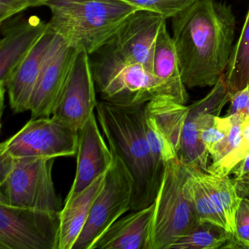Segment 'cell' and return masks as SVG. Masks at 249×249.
<instances>
[{
    "instance_id": "cell-1",
    "label": "cell",
    "mask_w": 249,
    "mask_h": 249,
    "mask_svg": "<svg viewBox=\"0 0 249 249\" xmlns=\"http://www.w3.org/2000/svg\"><path fill=\"white\" fill-rule=\"evenodd\" d=\"M171 19L185 86L213 87L225 74L232 51L236 20L231 6L196 0Z\"/></svg>"
},
{
    "instance_id": "cell-2",
    "label": "cell",
    "mask_w": 249,
    "mask_h": 249,
    "mask_svg": "<svg viewBox=\"0 0 249 249\" xmlns=\"http://www.w3.org/2000/svg\"><path fill=\"white\" fill-rule=\"evenodd\" d=\"M145 106H125L102 100L96 107L110 150L122 160L132 178V211L143 209L155 202L165 164L156 158L147 141Z\"/></svg>"
},
{
    "instance_id": "cell-3",
    "label": "cell",
    "mask_w": 249,
    "mask_h": 249,
    "mask_svg": "<svg viewBox=\"0 0 249 249\" xmlns=\"http://www.w3.org/2000/svg\"><path fill=\"white\" fill-rule=\"evenodd\" d=\"M43 5L52 12L49 27L89 55L107 44L138 9L124 0H50Z\"/></svg>"
},
{
    "instance_id": "cell-4",
    "label": "cell",
    "mask_w": 249,
    "mask_h": 249,
    "mask_svg": "<svg viewBox=\"0 0 249 249\" xmlns=\"http://www.w3.org/2000/svg\"><path fill=\"white\" fill-rule=\"evenodd\" d=\"M96 88L105 101L135 106L166 94L164 83L142 65L125 59L110 43L89 55Z\"/></svg>"
},
{
    "instance_id": "cell-5",
    "label": "cell",
    "mask_w": 249,
    "mask_h": 249,
    "mask_svg": "<svg viewBox=\"0 0 249 249\" xmlns=\"http://www.w3.org/2000/svg\"><path fill=\"white\" fill-rule=\"evenodd\" d=\"M189 166L173 159L164 164L162 180L154 202L149 249H170L181 236L199 224L185 196Z\"/></svg>"
},
{
    "instance_id": "cell-6",
    "label": "cell",
    "mask_w": 249,
    "mask_h": 249,
    "mask_svg": "<svg viewBox=\"0 0 249 249\" xmlns=\"http://www.w3.org/2000/svg\"><path fill=\"white\" fill-rule=\"evenodd\" d=\"M54 160L44 157L14 159L9 171L0 178V204L60 212L62 201L52 178Z\"/></svg>"
},
{
    "instance_id": "cell-7",
    "label": "cell",
    "mask_w": 249,
    "mask_h": 249,
    "mask_svg": "<svg viewBox=\"0 0 249 249\" xmlns=\"http://www.w3.org/2000/svg\"><path fill=\"white\" fill-rule=\"evenodd\" d=\"M78 129L53 116L31 119L0 145L14 159L73 157L78 151Z\"/></svg>"
},
{
    "instance_id": "cell-8",
    "label": "cell",
    "mask_w": 249,
    "mask_h": 249,
    "mask_svg": "<svg viewBox=\"0 0 249 249\" xmlns=\"http://www.w3.org/2000/svg\"><path fill=\"white\" fill-rule=\"evenodd\" d=\"M113 154V163L105 175L103 187L72 249H91L105 231L131 210L133 182L122 160Z\"/></svg>"
},
{
    "instance_id": "cell-9",
    "label": "cell",
    "mask_w": 249,
    "mask_h": 249,
    "mask_svg": "<svg viewBox=\"0 0 249 249\" xmlns=\"http://www.w3.org/2000/svg\"><path fill=\"white\" fill-rule=\"evenodd\" d=\"M60 212L0 204V249H59Z\"/></svg>"
},
{
    "instance_id": "cell-10",
    "label": "cell",
    "mask_w": 249,
    "mask_h": 249,
    "mask_svg": "<svg viewBox=\"0 0 249 249\" xmlns=\"http://www.w3.org/2000/svg\"><path fill=\"white\" fill-rule=\"evenodd\" d=\"M95 88L89 55L79 49L52 115L79 130L97 107Z\"/></svg>"
},
{
    "instance_id": "cell-11",
    "label": "cell",
    "mask_w": 249,
    "mask_h": 249,
    "mask_svg": "<svg viewBox=\"0 0 249 249\" xmlns=\"http://www.w3.org/2000/svg\"><path fill=\"white\" fill-rule=\"evenodd\" d=\"M166 20L153 11L136 10L126 18L109 43L125 59L142 65L153 73L156 41Z\"/></svg>"
},
{
    "instance_id": "cell-12",
    "label": "cell",
    "mask_w": 249,
    "mask_h": 249,
    "mask_svg": "<svg viewBox=\"0 0 249 249\" xmlns=\"http://www.w3.org/2000/svg\"><path fill=\"white\" fill-rule=\"evenodd\" d=\"M79 50L62 37L48 58L30 102L31 119L49 117Z\"/></svg>"
},
{
    "instance_id": "cell-13",
    "label": "cell",
    "mask_w": 249,
    "mask_h": 249,
    "mask_svg": "<svg viewBox=\"0 0 249 249\" xmlns=\"http://www.w3.org/2000/svg\"><path fill=\"white\" fill-rule=\"evenodd\" d=\"M47 28L48 23L46 24L35 16L27 19L11 21L2 28L3 36L0 42V91L2 113L4 95L11 77Z\"/></svg>"
},
{
    "instance_id": "cell-14",
    "label": "cell",
    "mask_w": 249,
    "mask_h": 249,
    "mask_svg": "<svg viewBox=\"0 0 249 249\" xmlns=\"http://www.w3.org/2000/svg\"><path fill=\"white\" fill-rule=\"evenodd\" d=\"M113 161V153L100 134L94 113L78 130L76 173L67 198L89 187L107 171Z\"/></svg>"
},
{
    "instance_id": "cell-15",
    "label": "cell",
    "mask_w": 249,
    "mask_h": 249,
    "mask_svg": "<svg viewBox=\"0 0 249 249\" xmlns=\"http://www.w3.org/2000/svg\"><path fill=\"white\" fill-rule=\"evenodd\" d=\"M62 37L48 24L47 30L11 77L7 91L14 113L30 110V102L42 70Z\"/></svg>"
},
{
    "instance_id": "cell-16",
    "label": "cell",
    "mask_w": 249,
    "mask_h": 249,
    "mask_svg": "<svg viewBox=\"0 0 249 249\" xmlns=\"http://www.w3.org/2000/svg\"><path fill=\"white\" fill-rule=\"evenodd\" d=\"M154 202L120 217L96 240L91 249H149Z\"/></svg>"
},
{
    "instance_id": "cell-17",
    "label": "cell",
    "mask_w": 249,
    "mask_h": 249,
    "mask_svg": "<svg viewBox=\"0 0 249 249\" xmlns=\"http://www.w3.org/2000/svg\"><path fill=\"white\" fill-rule=\"evenodd\" d=\"M152 72L164 83L166 94L182 104L189 100L186 87L182 78L178 57L173 37L167 31L166 21L157 36L153 56Z\"/></svg>"
},
{
    "instance_id": "cell-18",
    "label": "cell",
    "mask_w": 249,
    "mask_h": 249,
    "mask_svg": "<svg viewBox=\"0 0 249 249\" xmlns=\"http://www.w3.org/2000/svg\"><path fill=\"white\" fill-rule=\"evenodd\" d=\"M105 174L83 192L67 198L60 211L59 249H72L87 223L94 199L104 183Z\"/></svg>"
},
{
    "instance_id": "cell-19",
    "label": "cell",
    "mask_w": 249,
    "mask_h": 249,
    "mask_svg": "<svg viewBox=\"0 0 249 249\" xmlns=\"http://www.w3.org/2000/svg\"><path fill=\"white\" fill-rule=\"evenodd\" d=\"M189 112V106L167 94L155 96L145 106V113L154 119L173 144L177 154L180 149L182 132Z\"/></svg>"
},
{
    "instance_id": "cell-20",
    "label": "cell",
    "mask_w": 249,
    "mask_h": 249,
    "mask_svg": "<svg viewBox=\"0 0 249 249\" xmlns=\"http://www.w3.org/2000/svg\"><path fill=\"white\" fill-rule=\"evenodd\" d=\"M189 170V176L184 183V194L192 204L199 222L218 226L233 234L228 223L213 201L202 178V170L191 166Z\"/></svg>"
},
{
    "instance_id": "cell-21",
    "label": "cell",
    "mask_w": 249,
    "mask_h": 249,
    "mask_svg": "<svg viewBox=\"0 0 249 249\" xmlns=\"http://www.w3.org/2000/svg\"><path fill=\"white\" fill-rule=\"evenodd\" d=\"M237 249V240L222 227L199 223L176 240L170 249Z\"/></svg>"
},
{
    "instance_id": "cell-22",
    "label": "cell",
    "mask_w": 249,
    "mask_h": 249,
    "mask_svg": "<svg viewBox=\"0 0 249 249\" xmlns=\"http://www.w3.org/2000/svg\"><path fill=\"white\" fill-rule=\"evenodd\" d=\"M202 178L213 201L225 218L235 237V218L243 197L239 195L235 183L229 176L220 177L202 171Z\"/></svg>"
},
{
    "instance_id": "cell-23",
    "label": "cell",
    "mask_w": 249,
    "mask_h": 249,
    "mask_svg": "<svg viewBox=\"0 0 249 249\" xmlns=\"http://www.w3.org/2000/svg\"><path fill=\"white\" fill-rule=\"evenodd\" d=\"M224 77L231 94L249 85V9L238 40L233 46Z\"/></svg>"
},
{
    "instance_id": "cell-24",
    "label": "cell",
    "mask_w": 249,
    "mask_h": 249,
    "mask_svg": "<svg viewBox=\"0 0 249 249\" xmlns=\"http://www.w3.org/2000/svg\"><path fill=\"white\" fill-rule=\"evenodd\" d=\"M144 126L147 141L156 158L165 164L167 161L177 158L178 154L170 140L157 126L153 118L145 113Z\"/></svg>"
},
{
    "instance_id": "cell-25",
    "label": "cell",
    "mask_w": 249,
    "mask_h": 249,
    "mask_svg": "<svg viewBox=\"0 0 249 249\" xmlns=\"http://www.w3.org/2000/svg\"><path fill=\"white\" fill-rule=\"evenodd\" d=\"M138 9L153 11L164 18H172L189 8L196 0H124Z\"/></svg>"
},
{
    "instance_id": "cell-26",
    "label": "cell",
    "mask_w": 249,
    "mask_h": 249,
    "mask_svg": "<svg viewBox=\"0 0 249 249\" xmlns=\"http://www.w3.org/2000/svg\"><path fill=\"white\" fill-rule=\"evenodd\" d=\"M235 218L237 249H249V199L242 196Z\"/></svg>"
},
{
    "instance_id": "cell-27",
    "label": "cell",
    "mask_w": 249,
    "mask_h": 249,
    "mask_svg": "<svg viewBox=\"0 0 249 249\" xmlns=\"http://www.w3.org/2000/svg\"><path fill=\"white\" fill-rule=\"evenodd\" d=\"M29 8L28 0H0V24Z\"/></svg>"
},
{
    "instance_id": "cell-28",
    "label": "cell",
    "mask_w": 249,
    "mask_h": 249,
    "mask_svg": "<svg viewBox=\"0 0 249 249\" xmlns=\"http://www.w3.org/2000/svg\"><path fill=\"white\" fill-rule=\"evenodd\" d=\"M230 107L228 110L230 115L246 113L249 104V85L240 91L233 93L230 97Z\"/></svg>"
},
{
    "instance_id": "cell-29",
    "label": "cell",
    "mask_w": 249,
    "mask_h": 249,
    "mask_svg": "<svg viewBox=\"0 0 249 249\" xmlns=\"http://www.w3.org/2000/svg\"><path fill=\"white\" fill-rule=\"evenodd\" d=\"M231 173L234 175L233 180H239L242 178L249 176V154L246 156V158L241 162L239 163L236 166Z\"/></svg>"
},
{
    "instance_id": "cell-30",
    "label": "cell",
    "mask_w": 249,
    "mask_h": 249,
    "mask_svg": "<svg viewBox=\"0 0 249 249\" xmlns=\"http://www.w3.org/2000/svg\"><path fill=\"white\" fill-rule=\"evenodd\" d=\"M235 183L237 192L241 196H246L249 199V184L243 183L240 180H233Z\"/></svg>"
},
{
    "instance_id": "cell-31",
    "label": "cell",
    "mask_w": 249,
    "mask_h": 249,
    "mask_svg": "<svg viewBox=\"0 0 249 249\" xmlns=\"http://www.w3.org/2000/svg\"><path fill=\"white\" fill-rule=\"evenodd\" d=\"M30 4V7H40L43 6L46 2L50 0H28Z\"/></svg>"
},
{
    "instance_id": "cell-32",
    "label": "cell",
    "mask_w": 249,
    "mask_h": 249,
    "mask_svg": "<svg viewBox=\"0 0 249 249\" xmlns=\"http://www.w3.org/2000/svg\"><path fill=\"white\" fill-rule=\"evenodd\" d=\"M240 180V181L243 182V183L249 184V176H246V177L242 178L239 179V180Z\"/></svg>"
}]
</instances>
